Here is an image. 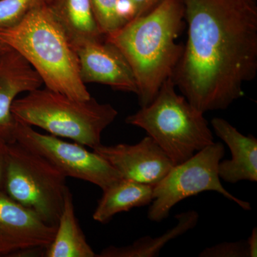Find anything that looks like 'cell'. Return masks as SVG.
Listing matches in <instances>:
<instances>
[{"instance_id":"obj_1","label":"cell","mask_w":257,"mask_h":257,"mask_svg":"<svg viewBox=\"0 0 257 257\" xmlns=\"http://www.w3.org/2000/svg\"><path fill=\"white\" fill-rule=\"evenodd\" d=\"M188 38L172 79L202 113L242 97L257 74V0H182Z\"/></svg>"},{"instance_id":"obj_2","label":"cell","mask_w":257,"mask_h":257,"mask_svg":"<svg viewBox=\"0 0 257 257\" xmlns=\"http://www.w3.org/2000/svg\"><path fill=\"white\" fill-rule=\"evenodd\" d=\"M184 20L182 0H162L147 14L104 37L121 51L133 69L141 107L150 104L173 75L184 51L177 42Z\"/></svg>"},{"instance_id":"obj_3","label":"cell","mask_w":257,"mask_h":257,"mask_svg":"<svg viewBox=\"0 0 257 257\" xmlns=\"http://www.w3.org/2000/svg\"><path fill=\"white\" fill-rule=\"evenodd\" d=\"M0 39L35 69L47 88L69 97H91L81 78L77 49L48 5L37 7Z\"/></svg>"},{"instance_id":"obj_4","label":"cell","mask_w":257,"mask_h":257,"mask_svg":"<svg viewBox=\"0 0 257 257\" xmlns=\"http://www.w3.org/2000/svg\"><path fill=\"white\" fill-rule=\"evenodd\" d=\"M12 111L18 121L92 150L101 145V134L118 115L110 104L98 102L92 96L80 100L47 87L17 98Z\"/></svg>"},{"instance_id":"obj_5","label":"cell","mask_w":257,"mask_h":257,"mask_svg":"<svg viewBox=\"0 0 257 257\" xmlns=\"http://www.w3.org/2000/svg\"><path fill=\"white\" fill-rule=\"evenodd\" d=\"M175 87L172 77L167 79L150 104L126 119V124L143 128L175 165L214 143L204 113Z\"/></svg>"},{"instance_id":"obj_6","label":"cell","mask_w":257,"mask_h":257,"mask_svg":"<svg viewBox=\"0 0 257 257\" xmlns=\"http://www.w3.org/2000/svg\"><path fill=\"white\" fill-rule=\"evenodd\" d=\"M67 177L16 142L8 145L4 192L44 222L57 226L69 189Z\"/></svg>"},{"instance_id":"obj_7","label":"cell","mask_w":257,"mask_h":257,"mask_svg":"<svg viewBox=\"0 0 257 257\" xmlns=\"http://www.w3.org/2000/svg\"><path fill=\"white\" fill-rule=\"evenodd\" d=\"M225 153L220 143H214L179 165L154 187L153 200L147 217L160 222L170 215L172 208L184 199L204 192L222 194L244 210H250L251 204L241 200L223 187L218 174V165Z\"/></svg>"},{"instance_id":"obj_8","label":"cell","mask_w":257,"mask_h":257,"mask_svg":"<svg viewBox=\"0 0 257 257\" xmlns=\"http://www.w3.org/2000/svg\"><path fill=\"white\" fill-rule=\"evenodd\" d=\"M15 142L46 159L65 177L89 182L102 191L121 179L117 171L96 152L89 151L75 142L69 143L38 133L18 120Z\"/></svg>"},{"instance_id":"obj_9","label":"cell","mask_w":257,"mask_h":257,"mask_svg":"<svg viewBox=\"0 0 257 257\" xmlns=\"http://www.w3.org/2000/svg\"><path fill=\"white\" fill-rule=\"evenodd\" d=\"M56 229L0 191V256L44 254Z\"/></svg>"},{"instance_id":"obj_10","label":"cell","mask_w":257,"mask_h":257,"mask_svg":"<svg viewBox=\"0 0 257 257\" xmlns=\"http://www.w3.org/2000/svg\"><path fill=\"white\" fill-rule=\"evenodd\" d=\"M93 151L105 159L121 179L150 185L160 182L175 165L148 135L135 145L101 144L94 147Z\"/></svg>"},{"instance_id":"obj_11","label":"cell","mask_w":257,"mask_h":257,"mask_svg":"<svg viewBox=\"0 0 257 257\" xmlns=\"http://www.w3.org/2000/svg\"><path fill=\"white\" fill-rule=\"evenodd\" d=\"M76 49L84 84L98 83L115 90L138 94L133 69L121 51L112 43L104 39L85 42Z\"/></svg>"},{"instance_id":"obj_12","label":"cell","mask_w":257,"mask_h":257,"mask_svg":"<svg viewBox=\"0 0 257 257\" xmlns=\"http://www.w3.org/2000/svg\"><path fill=\"white\" fill-rule=\"evenodd\" d=\"M35 69L17 51L10 49L0 55V138L15 142L17 120L12 106L19 94L42 87Z\"/></svg>"},{"instance_id":"obj_13","label":"cell","mask_w":257,"mask_h":257,"mask_svg":"<svg viewBox=\"0 0 257 257\" xmlns=\"http://www.w3.org/2000/svg\"><path fill=\"white\" fill-rule=\"evenodd\" d=\"M211 124L216 135L229 147L231 154V160L219 162V178L232 184L241 181L257 182L256 138L239 133L222 118H214Z\"/></svg>"},{"instance_id":"obj_14","label":"cell","mask_w":257,"mask_h":257,"mask_svg":"<svg viewBox=\"0 0 257 257\" xmlns=\"http://www.w3.org/2000/svg\"><path fill=\"white\" fill-rule=\"evenodd\" d=\"M155 185L121 179L103 191L92 218L106 224L116 214L145 207L153 200Z\"/></svg>"},{"instance_id":"obj_15","label":"cell","mask_w":257,"mask_h":257,"mask_svg":"<svg viewBox=\"0 0 257 257\" xmlns=\"http://www.w3.org/2000/svg\"><path fill=\"white\" fill-rule=\"evenodd\" d=\"M47 5L76 48L85 42L104 40L93 15L90 0H49Z\"/></svg>"},{"instance_id":"obj_16","label":"cell","mask_w":257,"mask_h":257,"mask_svg":"<svg viewBox=\"0 0 257 257\" xmlns=\"http://www.w3.org/2000/svg\"><path fill=\"white\" fill-rule=\"evenodd\" d=\"M45 257H96L76 217L70 191L67 193L55 236L45 248Z\"/></svg>"},{"instance_id":"obj_17","label":"cell","mask_w":257,"mask_h":257,"mask_svg":"<svg viewBox=\"0 0 257 257\" xmlns=\"http://www.w3.org/2000/svg\"><path fill=\"white\" fill-rule=\"evenodd\" d=\"M177 224L165 234L156 238L146 236L124 246H110L104 248L99 257H154L158 256L162 248L169 241L175 239L193 229L199 221L197 211L189 210L176 216Z\"/></svg>"},{"instance_id":"obj_18","label":"cell","mask_w":257,"mask_h":257,"mask_svg":"<svg viewBox=\"0 0 257 257\" xmlns=\"http://www.w3.org/2000/svg\"><path fill=\"white\" fill-rule=\"evenodd\" d=\"M96 23L104 37L122 28L126 23L118 10L119 0H90Z\"/></svg>"},{"instance_id":"obj_19","label":"cell","mask_w":257,"mask_h":257,"mask_svg":"<svg viewBox=\"0 0 257 257\" xmlns=\"http://www.w3.org/2000/svg\"><path fill=\"white\" fill-rule=\"evenodd\" d=\"M49 0H0V30L20 23L34 9Z\"/></svg>"},{"instance_id":"obj_20","label":"cell","mask_w":257,"mask_h":257,"mask_svg":"<svg viewBox=\"0 0 257 257\" xmlns=\"http://www.w3.org/2000/svg\"><path fill=\"white\" fill-rule=\"evenodd\" d=\"M201 257H248L246 241L218 243L206 248L199 253Z\"/></svg>"},{"instance_id":"obj_21","label":"cell","mask_w":257,"mask_h":257,"mask_svg":"<svg viewBox=\"0 0 257 257\" xmlns=\"http://www.w3.org/2000/svg\"><path fill=\"white\" fill-rule=\"evenodd\" d=\"M130 1L135 8V18H138L151 11L162 0H130Z\"/></svg>"},{"instance_id":"obj_22","label":"cell","mask_w":257,"mask_h":257,"mask_svg":"<svg viewBox=\"0 0 257 257\" xmlns=\"http://www.w3.org/2000/svg\"><path fill=\"white\" fill-rule=\"evenodd\" d=\"M9 143L0 138V191L4 190L5 172L8 160Z\"/></svg>"},{"instance_id":"obj_23","label":"cell","mask_w":257,"mask_h":257,"mask_svg":"<svg viewBox=\"0 0 257 257\" xmlns=\"http://www.w3.org/2000/svg\"><path fill=\"white\" fill-rule=\"evenodd\" d=\"M248 257L257 256V229L253 228L251 234L246 241Z\"/></svg>"},{"instance_id":"obj_24","label":"cell","mask_w":257,"mask_h":257,"mask_svg":"<svg viewBox=\"0 0 257 257\" xmlns=\"http://www.w3.org/2000/svg\"><path fill=\"white\" fill-rule=\"evenodd\" d=\"M10 49L12 48H10L8 45H7L6 44L0 39V55L4 53V52H7V51L10 50Z\"/></svg>"}]
</instances>
